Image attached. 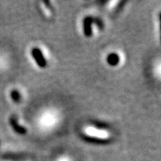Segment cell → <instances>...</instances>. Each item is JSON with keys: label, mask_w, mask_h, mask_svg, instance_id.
Returning a JSON list of instances; mask_svg holds the SVG:
<instances>
[{"label": "cell", "mask_w": 161, "mask_h": 161, "mask_svg": "<svg viewBox=\"0 0 161 161\" xmlns=\"http://www.w3.org/2000/svg\"><path fill=\"white\" fill-rule=\"evenodd\" d=\"M11 96L13 98V100L15 102H19L20 99H21V96H20L19 92L17 91H13L12 93H11Z\"/></svg>", "instance_id": "obj_5"}, {"label": "cell", "mask_w": 161, "mask_h": 161, "mask_svg": "<svg viewBox=\"0 0 161 161\" xmlns=\"http://www.w3.org/2000/svg\"><path fill=\"white\" fill-rule=\"evenodd\" d=\"M32 56L34 57L36 63L38 64L40 68H45L46 66V61H45V58L43 56L42 52L39 49H34L32 50Z\"/></svg>", "instance_id": "obj_1"}, {"label": "cell", "mask_w": 161, "mask_h": 161, "mask_svg": "<svg viewBox=\"0 0 161 161\" xmlns=\"http://www.w3.org/2000/svg\"><path fill=\"white\" fill-rule=\"evenodd\" d=\"M10 122H11V124H12V126H13V127L14 128V130H15V131H17V132H19V133H21V134L25 133V128H24V127H20L19 124L17 123V122L15 120V119H11Z\"/></svg>", "instance_id": "obj_3"}, {"label": "cell", "mask_w": 161, "mask_h": 161, "mask_svg": "<svg viewBox=\"0 0 161 161\" xmlns=\"http://www.w3.org/2000/svg\"><path fill=\"white\" fill-rule=\"evenodd\" d=\"M107 62L110 65H116L119 62V56L115 54V53H112L109 56H108V58H107Z\"/></svg>", "instance_id": "obj_4"}, {"label": "cell", "mask_w": 161, "mask_h": 161, "mask_svg": "<svg viewBox=\"0 0 161 161\" xmlns=\"http://www.w3.org/2000/svg\"><path fill=\"white\" fill-rule=\"evenodd\" d=\"M92 18L91 17H86L84 21V32H85L86 36H91V24H92Z\"/></svg>", "instance_id": "obj_2"}]
</instances>
